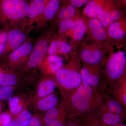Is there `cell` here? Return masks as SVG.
<instances>
[{
    "mask_svg": "<svg viewBox=\"0 0 126 126\" xmlns=\"http://www.w3.org/2000/svg\"><path fill=\"white\" fill-rule=\"evenodd\" d=\"M28 38L25 31L18 28H10L4 56L18 48Z\"/></svg>",
    "mask_w": 126,
    "mask_h": 126,
    "instance_id": "cell-15",
    "label": "cell"
},
{
    "mask_svg": "<svg viewBox=\"0 0 126 126\" xmlns=\"http://www.w3.org/2000/svg\"><path fill=\"white\" fill-rule=\"evenodd\" d=\"M29 11L27 0H0V25L25 31Z\"/></svg>",
    "mask_w": 126,
    "mask_h": 126,
    "instance_id": "cell-3",
    "label": "cell"
},
{
    "mask_svg": "<svg viewBox=\"0 0 126 126\" xmlns=\"http://www.w3.org/2000/svg\"><path fill=\"white\" fill-rule=\"evenodd\" d=\"M124 10L117 0H109L96 18L107 31L113 23L125 16Z\"/></svg>",
    "mask_w": 126,
    "mask_h": 126,
    "instance_id": "cell-9",
    "label": "cell"
},
{
    "mask_svg": "<svg viewBox=\"0 0 126 126\" xmlns=\"http://www.w3.org/2000/svg\"><path fill=\"white\" fill-rule=\"evenodd\" d=\"M126 126V124H123V123H122V124H118V125H117V126Z\"/></svg>",
    "mask_w": 126,
    "mask_h": 126,
    "instance_id": "cell-40",
    "label": "cell"
},
{
    "mask_svg": "<svg viewBox=\"0 0 126 126\" xmlns=\"http://www.w3.org/2000/svg\"><path fill=\"white\" fill-rule=\"evenodd\" d=\"M64 65L62 56L58 55H47L38 67L42 75L52 76Z\"/></svg>",
    "mask_w": 126,
    "mask_h": 126,
    "instance_id": "cell-14",
    "label": "cell"
},
{
    "mask_svg": "<svg viewBox=\"0 0 126 126\" xmlns=\"http://www.w3.org/2000/svg\"><path fill=\"white\" fill-rule=\"evenodd\" d=\"M61 5L60 0H49L42 15L34 25L33 30H41L46 24L52 21Z\"/></svg>",
    "mask_w": 126,
    "mask_h": 126,
    "instance_id": "cell-17",
    "label": "cell"
},
{
    "mask_svg": "<svg viewBox=\"0 0 126 126\" xmlns=\"http://www.w3.org/2000/svg\"><path fill=\"white\" fill-rule=\"evenodd\" d=\"M32 97L25 94H17L12 96L9 100V106L11 114L15 117L25 110L31 102Z\"/></svg>",
    "mask_w": 126,
    "mask_h": 126,
    "instance_id": "cell-22",
    "label": "cell"
},
{
    "mask_svg": "<svg viewBox=\"0 0 126 126\" xmlns=\"http://www.w3.org/2000/svg\"><path fill=\"white\" fill-rule=\"evenodd\" d=\"M49 0H33L29 3L26 33L28 34L33 30L34 25L42 15Z\"/></svg>",
    "mask_w": 126,
    "mask_h": 126,
    "instance_id": "cell-13",
    "label": "cell"
},
{
    "mask_svg": "<svg viewBox=\"0 0 126 126\" xmlns=\"http://www.w3.org/2000/svg\"><path fill=\"white\" fill-rule=\"evenodd\" d=\"M82 17L87 27L88 38L99 45L108 52H112L113 48L109 42L107 31L99 20L97 18Z\"/></svg>",
    "mask_w": 126,
    "mask_h": 126,
    "instance_id": "cell-8",
    "label": "cell"
},
{
    "mask_svg": "<svg viewBox=\"0 0 126 126\" xmlns=\"http://www.w3.org/2000/svg\"><path fill=\"white\" fill-rule=\"evenodd\" d=\"M117 0L120 3L122 7H123L124 9H126V0Z\"/></svg>",
    "mask_w": 126,
    "mask_h": 126,
    "instance_id": "cell-38",
    "label": "cell"
},
{
    "mask_svg": "<svg viewBox=\"0 0 126 126\" xmlns=\"http://www.w3.org/2000/svg\"><path fill=\"white\" fill-rule=\"evenodd\" d=\"M109 0H89L85 5L82 16L86 18H96Z\"/></svg>",
    "mask_w": 126,
    "mask_h": 126,
    "instance_id": "cell-24",
    "label": "cell"
},
{
    "mask_svg": "<svg viewBox=\"0 0 126 126\" xmlns=\"http://www.w3.org/2000/svg\"><path fill=\"white\" fill-rule=\"evenodd\" d=\"M73 50L72 46L68 41L58 36L55 32L50 43L47 55H61L66 56Z\"/></svg>",
    "mask_w": 126,
    "mask_h": 126,
    "instance_id": "cell-16",
    "label": "cell"
},
{
    "mask_svg": "<svg viewBox=\"0 0 126 126\" xmlns=\"http://www.w3.org/2000/svg\"><path fill=\"white\" fill-rule=\"evenodd\" d=\"M9 29L10 28L7 26H2L0 28V56H4Z\"/></svg>",
    "mask_w": 126,
    "mask_h": 126,
    "instance_id": "cell-31",
    "label": "cell"
},
{
    "mask_svg": "<svg viewBox=\"0 0 126 126\" xmlns=\"http://www.w3.org/2000/svg\"><path fill=\"white\" fill-rule=\"evenodd\" d=\"M64 105V104H63ZM67 121L65 107H64L56 119L46 126H64Z\"/></svg>",
    "mask_w": 126,
    "mask_h": 126,
    "instance_id": "cell-32",
    "label": "cell"
},
{
    "mask_svg": "<svg viewBox=\"0 0 126 126\" xmlns=\"http://www.w3.org/2000/svg\"><path fill=\"white\" fill-rule=\"evenodd\" d=\"M24 74L21 71L1 68L0 69V87L18 86Z\"/></svg>",
    "mask_w": 126,
    "mask_h": 126,
    "instance_id": "cell-18",
    "label": "cell"
},
{
    "mask_svg": "<svg viewBox=\"0 0 126 126\" xmlns=\"http://www.w3.org/2000/svg\"><path fill=\"white\" fill-rule=\"evenodd\" d=\"M80 18H65L61 20L58 26V30L57 32H56V34L62 38L65 39L66 33L70 29L75 21Z\"/></svg>",
    "mask_w": 126,
    "mask_h": 126,
    "instance_id": "cell-27",
    "label": "cell"
},
{
    "mask_svg": "<svg viewBox=\"0 0 126 126\" xmlns=\"http://www.w3.org/2000/svg\"><path fill=\"white\" fill-rule=\"evenodd\" d=\"M2 103L0 101V112L2 110Z\"/></svg>",
    "mask_w": 126,
    "mask_h": 126,
    "instance_id": "cell-39",
    "label": "cell"
},
{
    "mask_svg": "<svg viewBox=\"0 0 126 126\" xmlns=\"http://www.w3.org/2000/svg\"><path fill=\"white\" fill-rule=\"evenodd\" d=\"M56 87V84L53 76L42 75L37 85L34 95L32 99H37L54 93Z\"/></svg>",
    "mask_w": 126,
    "mask_h": 126,
    "instance_id": "cell-20",
    "label": "cell"
},
{
    "mask_svg": "<svg viewBox=\"0 0 126 126\" xmlns=\"http://www.w3.org/2000/svg\"><path fill=\"white\" fill-rule=\"evenodd\" d=\"M103 66L83 63L81 65V75L82 83L98 89L105 74Z\"/></svg>",
    "mask_w": 126,
    "mask_h": 126,
    "instance_id": "cell-10",
    "label": "cell"
},
{
    "mask_svg": "<svg viewBox=\"0 0 126 126\" xmlns=\"http://www.w3.org/2000/svg\"><path fill=\"white\" fill-rule=\"evenodd\" d=\"M31 102L33 104L37 110L42 112H45L58 104V97L57 94L53 93L40 98H32Z\"/></svg>",
    "mask_w": 126,
    "mask_h": 126,
    "instance_id": "cell-23",
    "label": "cell"
},
{
    "mask_svg": "<svg viewBox=\"0 0 126 126\" xmlns=\"http://www.w3.org/2000/svg\"><path fill=\"white\" fill-rule=\"evenodd\" d=\"M12 121L11 115L9 113H0V126H9Z\"/></svg>",
    "mask_w": 126,
    "mask_h": 126,
    "instance_id": "cell-36",
    "label": "cell"
},
{
    "mask_svg": "<svg viewBox=\"0 0 126 126\" xmlns=\"http://www.w3.org/2000/svg\"><path fill=\"white\" fill-rule=\"evenodd\" d=\"M64 126H81L80 124L74 121H68L66 122Z\"/></svg>",
    "mask_w": 126,
    "mask_h": 126,
    "instance_id": "cell-37",
    "label": "cell"
},
{
    "mask_svg": "<svg viewBox=\"0 0 126 126\" xmlns=\"http://www.w3.org/2000/svg\"><path fill=\"white\" fill-rule=\"evenodd\" d=\"M105 75L110 81L117 83L126 78V57L124 50L110 53L104 65Z\"/></svg>",
    "mask_w": 126,
    "mask_h": 126,
    "instance_id": "cell-6",
    "label": "cell"
},
{
    "mask_svg": "<svg viewBox=\"0 0 126 126\" xmlns=\"http://www.w3.org/2000/svg\"><path fill=\"white\" fill-rule=\"evenodd\" d=\"M102 94L98 89L82 83L66 102H63L68 121H80L95 116L102 104Z\"/></svg>",
    "mask_w": 126,
    "mask_h": 126,
    "instance_id": "cell-1",
    "label": "cell"
},
{
    "mask_svg": "<svg viewBox=\"0 0 126 126\" xmlns=\"http://www.w3.org/2000/svg\"><path fill=\"white\" fill-rule=\"evenodd\" d=\"M61 4H67L79 8L85 5L89 0H60Z\"/></svg>",
    "mask_w": 126,
    "mask_h": 126,
    "instance_id": "cell-34",
    "label": "cell"
},
{
    "mask_svg": "<svg viewBox=\"0 0 126 126\" xmlns=\"http://www.w3.org/2000/svg\"><path fill=\"white\" fill-rule=\"evenodd\" d=\"M56 29L50 25L36 39L26 64L21 71L23 73L38 67L47 55L50 43Z\"/></svg>",
    "mask_w": 126,
    "mask_h": 126,
    "instance_id": "cell-4",
    "label": "cell"
},
{
    "mask_svg": "<svg viewBox=\"0 0 126 126\" xmlns=\"http://www.w3.org/2000/svg\"><path fill=\"white\" fill-rule=\"evenodd\" d=\"M74 51L67 63L53 76L64 103L82 83L81 75V61Z\"/></svg>",
    "mask_w": 126,
    "mask_h": 126,
    "instance_id": "cell-2",
    "label": "cell"
},
{
    "mask_svg": "<svg viewBox=\"0 0 126 126\" xmlns=\"http://www.w3.org/2000/svg\"><path fill=\"white\" fill-rule=\"evenodd\" d=\"M64 107L63 104H58L54 107L45 112L43 115V123L44 126H46L51 123L58 117L61 110Z\"/></svg>",
    "mask_w": 126,
    "mask_h": 126,
    "instance_id": "cell-26",
    "label": "cell"
},
{
    "mask_svg": "<svg viewBox=\"0 0 126 126\" xmlns=\"http://www.w3.org/2000/svg\"><path fill=\"white\" fill-rule=\"evenodd\" d=\"M33 39L29 37L18 48L3 58L2 67L22 71L26 64L33 46Z\"/></svg>",
    "mask_w": 126,
    "mask_h": 126,
    "instance_id": "cell-7",
    "label": "cell"
},
{
    "mask_svg": "<svg viewBox=\"0 0 126 126\" xmlns=\"http://www.w3.org/2000/svg\"><path fill=\"white\" fill-rule=\"evenodd\" d=\"M32 116L30 112L25 110L12 121L9 126H27Z\"/></svg>",
    "mask_w": 126,
    "mask_h": 126,
    "instance_id": "cell-28",
    "label": "cell"
},
{
    "mask_svg": "<svg viewBox=\"0 0 126 126\" xmlns=\"http://www.w3.org/2000/svg\"><path fill=\"white\" fill-rule=\"evenodd\" d=\"M95 118L102 124L109 126H115L123 123L125 116L109 111L101 106L97 111Z\"/></svg>",
    "mask_w": 126,
    "mask_h": 126,
    "instance_id": "cell-21",
    "label": "cell"
},
{
    "mask_svg": "<svg viewBox=\"0 0 126 126\" xmlns=\"http://www.w3.org/2000/svg\"><path fill=\"white\" fill-rule=\"evenodd\" d=\"M87 32L86 23L82 16L75 21L73 24L66 33L64 39L72 46L74 51H76L80 43L84 38Z\"/></svg>",
    "mask_w": 126,
    "mask_h": 126,
    "instance_id": "cell-12",
    "label": "cell"
},
{
    "mask_svg": "<svg viewBox=\"0 0 126 126\" xmlns=\"http://www.w3.org/2000/svg\"><path fill=\"white\" fill-rule=\"evenodd\" d=\"M80 124L81 126H109L100 123L95 118V116L82 121Z\"/></svg>",
    "mask_w": 126,
    "mask_h": 126,
    "instance_id": "cell-35",
    "label": "cell"
},
{
    "mask_svg": "<svg viewBox=\"0 0 126 126\" xmlns=\"http://www.w3.org/2000/svg\"><path fill=\"white\" fill-rule=\"evenodd\" d=\"M101 106L109 111L125 116L123 107L121 104L116 99H111Z\"/></svg>",
    "mask_w": 126,
    "mask_h": 126,
    "instance_id": "cell-29",
    "label": "cell"
},
{
    "mask_svg": "<svg viewBox=\"0 0 126 126\" xmlns=\"http://www.w3.org/2000/svg\"><path fill=\"white\" fill-rule=\"evenodd\" d=\"M18 86L0 87V101H9Z\"/></svg>",
    "mask_w": 126,
    "mask_h": 126,
    "instance_id": "cell-30",
    "label": "cell"
},
{
    "mask_svg": "<svg viewBox=\"0 0 126 126\" xmlns=\"http://www.w3.org/2000/svg\"><path fill=\"white\" fill-rule=\"evenodd\" d=\"M126 78L116 83L114 89V94L116 98V100L126 108Z\"/></svg>",
    "mask_w": 126,
    "mask_h": 126,
    "instance_id": "cell-25",
    "label": "cell"
},
{
    "mask_svg": "<svg viewBox=\"0 0 126 126\" xmlns=\"http://www.w3.org/2000/svg\"><path fill=\"white\" fill-rule=\"evenodd\" d=\"M77 51L81 62L90 65L103 67L107 57L106 50L88 38L83 39Z\"/></svg>",
    "mask_w": 126,
    "mask_h": 126,
    "instance_id": "cell-5",
    "label": "cell"
},
{
    "mask_svg": "<svg viewBox=\"0 0 126 126\" xmlns=\"http://www.w3.org/2000/svg\"><path fill=\"white\" fill-rule=\"evenodd\" d=\"M81 16L79 8L69 4H61L54 18L51 21L50 25L57 29L60 22L63 19L74 17L80 18Z\"/></svg>",
    "mask_w": 126,
    "mask_h": 126,
    "instance_id": "cell-19",
    "label": "cell"
},
{
    "mask_svg": "<svg viewBox=\"0 0 126 126\" xmlns=\"http://www.w3.org/2000/svg\"><path fill=\"white\" fill-rule=\"evenodd\" d=\"M109 42L113 48V45L123 47L126 44V18H120L111 24L107 30Z\"/></svg>",
    "mask_w": 126,
    "mask_h": 126,
    "instance_id": "cell-11",
    "label": "cell"
},
{
    "mask_svg": "<svg viewBox=\"0 0 126 126\" xmlns=\"http://www.w3.org/2000/svg\"><path fill=\"white\" fill-rule=\"evenodd\" d=\"M27 126H44L43 115L38 113L32 116Z\"/></svg>",
    "mask_w": 126,
    "mask_h": 126,
    "instance_id": "cell-33",
    "label": "cell"
},
{
    "mask_svg": "<svg viewBox=\"0 0 126 126\" xmlns=\"http://www.w3.org/2000/svg\"><path fill=\"white\" fill-rule=\"evenodd\" d=\"M29 0L30 1H32L33 0Z\"/></svg>",
    "mask_w": 126,
    "mask_h": 126,
    "instance_id": "cell-41",
    "label": "cell"
}]
</instances>
